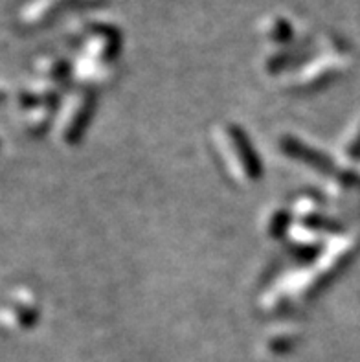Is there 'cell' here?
<instances>
[{
    "instance_id": "cell-1",
    "label": "cell",
    "mask_w": 360,
    "mask_h": 362,
    "mask_svg": "<svg viewBox=\"0 0 360 362\" xmlns=\"http://www.w3.org/2000/svg\"><path fill=\"white\" fill-rule=\"evenodd\" d=\"M4 100V94H2V92H0V101Z\"/></svg>"
}]
</instances>
